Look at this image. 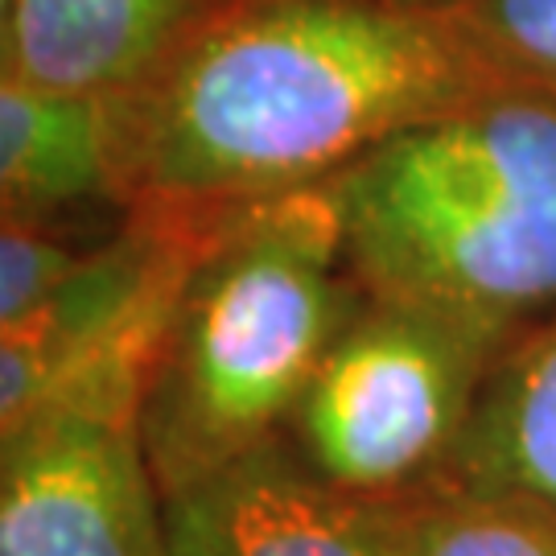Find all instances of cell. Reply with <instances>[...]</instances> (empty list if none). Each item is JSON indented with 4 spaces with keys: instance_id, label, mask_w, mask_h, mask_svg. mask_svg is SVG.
Wrapping results in <instances>:
<instances>
[{
    "instance_id": "6da1fadb",
    "label": "cell",
    "mask_w": 556,
    "mask_h": 556,
    "mask_svg": "<svg viewBox=\"0 0 556 556\" xmlns=\"http://www.w3.org/2000/svg\"><path fill=\"white\" fill-rule=\"evenodd\" d=\"M507 87L433 0H227L119 100V153L174 194H285Z\"/></svg>"
},
{
    "instance_id": "7a4b0ae2",
    "label": "cell",
    "mask_w": 556,
    "mask_h": 556,
    "mask_svg": "<svg viewBox=\"0 0 556 556\" xmlns=\"http://www.w3.org/2000/svg\"><path fill=\"white\" fill-rule=\"evenodd\" d=\"M388 309L482 342L556 301V96L507 87L379 140L326 181Z\"/></svg>"
},
{
    "instance_id": "3957f363",
    "label": "cell",
    "mask_w": 556,
    "mask_h": 556,
    "mask_svg": "<svg viewBox=\"0 0 556 556\" xmlns=\"http://www.w3.org/2000/svg\"><path fill=\"white\" fill-rule=\"evenodd\" d=\"M338 248L330 190H285L190 280L140 420L169 495L260 450L264 433L301 404L338 338Z\"/></svg>"
},
{
    "instance_id": "277c9868",
    "label": "cell",
    "mask_w": 556,
    "mask_h": 556,
    "mask_svg": "<svg viewBox=\"0 0 556 556\" xmlns=\"http://www.w3.org/2000/svg\"><path fill=\"white\" fill-rule=\"evenodd\" d=\"M144 376H96L4 433L0 556H165L140 445Z\"/></svg>"
},
{
    "instance_id": "5b68a950",
    "label": "cell",
    "mask_w": 556,
    "mask_h": 556,
    "mask_svg": "<svg viewBox=\"0 0 556 556\" xmlns=\"http://www.w3.org/2000/svg\"><path fill=\"white\" fill-rule=\"evenodd\" d=\"M475 346L400 309L338 334L298 404L326 482L383 491L420 470L462 417Z\"/></svg>"
},
{
    "instance_id": "8992f818",
    "label": "cell",
    "mask_w": 556,
    "mask_h": 556,
    "mask_svg": "<svg viewBox=\"0 0 556 556\" xmlns=\"http://www.w3.org/2000/svg\"><path fill=\"white\" fill-rule=\"evenodd\" d=\"M165 556H413L408 523L264 445L169 495Z\"/></svg>"
},
{
    "instance_id": "52a82bcc",
    "label": "cell",
    "mask_w": 556,
    "mask_h": 556,
    "mask_svg": "<svg viewBox=\"0 0 556 556\" xmlns=\"http://www.w3.org/2000/svg\"><path fill=\"white\" fill-rule=\"evenodd\" d=\"M4 75L124 100L227 0H0Z\"/></svg>"
},
{
    "instance_id": "ba28073f",
    "label": "cell",
    "mask_w": 556,
    "mask_h": 556,
    "mask_svg": "<svg viewBox=\"0 0 556 556\" xmlns=\"http://www.w3.org/2000/svg\"><path fill=\"white\" fill-rule=\"evenodd\" d=\"M116 153L119 100L0 79V181L9 215L100 190Z\"/></svg>"
},
{
    "instance_id": "9c48e42d",
    "label": "cell",
    "mask_w": 556,
    "mask_h": 556,
    "mask_svg": "<svg viewBox=\"0 0 556 556\" xmlns=\"http://www.w3.org/2000/svg\"><path fill=\"white\" fill-rule=\"evenodd\" d=\"M482 445L516 495L556 507V326L507 376L491 404Z\"/></svg>"
},
{
    "instance_id": "30bf717a",
    "label": "cell",
    "mask_w": 556,
    "mask_h": 556,
    "mask_svg": "<svg viewBox=\"0 0 556 556\" xmlns=\"http://www.w3.org/2000/svg\"><path fill=\"white\" fill-rule=\"evenodd\" d=\"M404 523L413 556H556V516L528 495L454 503Z\"/></svg>"
},
{
    "instance_id": "8fae6325",
    "label": "cell",
    "mask_w": 556,
    "mask_h": 556,
    "mask_svg": "<svg viewBox=\"0 0 556 556\" xmlns=\"http://www.w3.org/2000/svg\"><path fill=\"white\" fill-rule=\"evenodd\" d=\"M519 87L556 96V0H433Z\"/></svg>"
},
{
    "instance_id": "7c38bea8",
    "label": "cell",
    "mask_w": 556,
    "mask_h": 556,
    "mask_svg": "<svg viewBox=\"0 0 556 556\" xmlns=\"http://www.w3.org/2000/svg\"><path fill=\"white\" fill-rule=\"evenodd\" d=\"M83 260L59 243L50 231H38L21 215H4L0 236V330L29 318L38 305L59 293Z\"/></svg>"
}]
</instances>
